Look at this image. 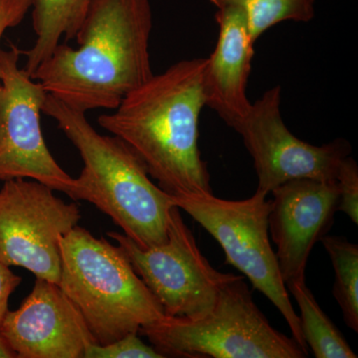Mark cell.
Listing matches in <instances>:
<instances>
[{"label":"cell","instance_id":"6da1fadb","mask_svg":"<svg viewBox=\"0 0 358 358\" xmlns=\"http://www.w3.org/2000/svg\"><path fill=\"white\" fill-rule=\"evenodd\" d=\"M207 58L181 60L124 96L99 124L124 141L171 196L213 194L199 147Z\"/></svg>","mask_w":358,"mask_h":358},{"label":"cell","instance_id":"7a4b0ae2","mask_svg":"<svg viewBox=\"0 0 358 358\" xmlns=\"http://www.w3.org/2000/svg\"><path fill=\"white\" fill-rule=\"evenodd\" d=\"M152 30L150 0H96L75 38L78 48L61 42L31 76L71 109L115 110L154 75Z\"/></svg>","mask_w":358,"mask_h":358},{"label":"cell","instance_id":"3957f363","mask_svg":"<svg viewBox=\"0 0 358 358\" xmlns=\"http://www.w3.org/2000/svg\"><path fill=\"white\" fill-rule=\"evenodd\" d=\"M43 114L56 122L83 160L70 199L95 205L141 248L166 243L173 197L152 182L136 152L117 136L98 133L86 114L49 94Z\"/></svg>","mask_w":358,"mask_h":358},{"label":"cell","instance_id":"277c9868","mask_svg":"<svg viewBox=\"0 0 358 358\" xmlns=\"http://www.w3.org/2000/svg\"><path fill=\"white\" fill-rule=\"evenodd\" d=\"M58 286L76 306L98 345H107L166 317L126 254L76 226L61 238Z\"/></svg>","mask_w":358,"mask_h":358},{"label":"cell","instance_id":"5b68a950","mask_svg":"<svg viewBox=\"0 0 358 358\" xmlns=\"http://www.w3.org/2000/svg\"><path fill=\"white\" fill-rule=\"evenodd\" d=\"M164 357L305 358L293 338L271 326L257 307L243 275H235L219 292L213 308L197 319L166 317L141 327Z\"/></svg>","mask_w":358,"mask_h":358},{"label":"cell","instance_id":"8992f818","mask_svg":"<svg viewBox=\"0 0 358 358\" xmlns=\"http://www.w3.org/2000/svg\"><path fill=\"white\" fill-rule=\"evenodd\" d=\"M171 197L176 207L215 238L225 253L226 264L246 275L254 289L272 301L286 320L292 338L308 353L300 317L292 306L268 239L271 200L266 199L267 194L256 192L240 201L217 199L213 194Z\"/></svg>","mask_w":358,"mask_h":358},{"label":"cell","instance_id":"52a82bcc","mask_svg":"<svg viewBox=\"0 0 358 358\" xmlns=\"http://www.w3.org/2000/svg\"><path fill=\"white\" fill-rule=\"evenodd\" d=\"M107 235L126 254L167 317H203L213 308L221 288L236 275L212 267L176 205L169 212L166 243L143 249L124 233Z\"/></svg>","mask_w":358,"mask_h":358},{"label":"cell","instance_id":"ba28073f","mask_svg":"<svg viewBox=\"0 0 358 358\" xmlns=\"http://www.w3.org/2000/svg\"><path fill=\"white\" fill-rule=\"evenodd\" d=\"M55 190L25 178L4 181L0 189V263L21 267L59 284L61 238L81 219L76 203Z\"/></svg>","mask_w":358,"mask_h":358},{"label":"cell","instance_id":"9c48e42d","mask_svg":"<svg viewBox=\"0 0 358 358\" xmlns=\"http://www.w3.org/2000/svg\"><path fill=\"white\" fill-rule=\"evenodd\" d=\"M21 50L0 49V180L38 181L70 196L74 178L45 143L41 114L48 93L21 68Z\"/></svg>","mask_w":358,"mask_h":358},{"label":"cell","instance_id":"30bf717a","mask_svg":"<svg viewBox=\"0 0 358 358\" xmlns=\"http://www.w3.org/2000/svg\"><path fill=\"white\" fill-rule=\"evenodd\" d=\"M281 94L280 86L266 91L232 127L254 160L256 192L268 195L294 179L336 182L339 166L352 152V145L339 138L317 147L294 136L282 121Z\"/></svg>","mask_w":358,"mask_h":358},{"label":"cell","instance_id":"8fae6325","mask_svg":"<svg viewBox=\"0 0 358 358\" xmlns=\"http://www.w3.org/2000/svg\"><path fill=\"white\" fill-rule=\"evenodd\" d=\"M0 331L18 358H84L96 343L60 287L40 278L20 307L6 313Z\"/></svg>","mask_w":358,"mask_h":358},{"label":"cell","instance_id":"7c38bea8","mask_svg":"<svg viewBox=\"0 0 358 358\" xmlns=\"http://www.w3.org/2000/svg\"><path fill=\"white\" fill-rule=\"evenodd\" d=\"M268 231L277 247L275 257L285 285L306 280L310 252L326 236L338 211L336 182L301 178L271 192Z\"/></svg>","mask_w":358,"mask_h":358},{"label":"cell","instance_id":"4fadbf2b","mask_svg":"<svg viewBox=\"0 0 358 358\" xmlns=\"http://www.w3.org/2000/svg\"><path fill=\"white\" fill-rule=\"evenodd\" d=\"M217 43L207 57L203 74L205 106L215 110L227 126L243 119L252 103L246 95L254 57V43L246 16L237 6L217 8Z\"/></svg>","mask_w":358,"mask_h":358},{"label":"cell","instance_id":"5bb4252c","mask_svg":"<svg viewBox=\"0 0 358 358\" xmlns=\"http://www.w3.org/2000/svg\"><path fill=\"white\" fill-rule=\"evenodd\" d=\"M96 0H32V27L36 34L24 69L32 75L61 42L76 38Z\"/></svg>","mask_w":358,"mask_h":358},{"label":"cell","instance_id":"9a60e30c","mask_svg":"<svg viewBox=\"0 0 358 358\" xmlns=\"http://www.w3.org/2000/svg\"><path fill=\"white\" fill-rule=\"evenodd\" d=\"M301 312V327L308 348L317 358H357L338 327L320 308L306 280L286 284Z\"/></svg>","mask_w":358,"mask_h":358},{"label":"cell","instance_id":"2e32d148","mask_svg":"<svg viewBox=\"0 0 358 358\" xmlns=\"http://www.w3.org/2000/svg\"><path fill=\"white\" fill-rule=\"evenodd\" d=\"M322 245L333 263V294L343 310L346 326L358 331V246L343 236L322 237Z\"/></svg>","mask_w":358,"mask_h":358},{"label":"cell","instance_id":"e0dca14e","mask_svg":"<svg viewBox=\"0 0 358 358\" xmlns=\"http://www.w3.org/2000/svg\"><path fill=\"white\" fill-rule=\"evenodd\" d=\"M220 8L237 6L246 16L252 41L257 40L273 26L284 22H308L315 15V0H210Z\"/></svg>","mask_w":358,"mask_h":358},{"label":"cell","instance_id":"ac0fdd59","mask_svg":"<svg viewBox=\"0 0 358 358\" xmlns=\"http://www.w3.org/2000/svg\"><path fill=\"white\" fill-rule=\"evenodd\" d=\"M154 348L145 345L138 333L126 334L122 338L107 345H90L85 352L84 358H162Z\"/></svg>","mask_w":358,"mask_h":358},{"label":"cell","instance_id":"d6986e66","mask_svg":"<svg viewBox=\"0 0 358 358\" xmlns=\"http://www.w3.org/2000/svg\"><path fill=\"white\" fill-rule=\"evenodd\" d=\"M338 190V211L343 212L355 225L358 223V166L352 157H346L336 176Z\"/></svg>","mask_w":358,"mask_h":358},{"label":"cell","instance_id":"ffe728a7","mask_svg":"<svg viewBox=\"0 0 358 358\" xmlns=\"http://www.w3.org/2000/svg\"><path fill=\"white\" fill-rule=\"evenodd\" d=\"M31 6L32 0H0V44L4 33L20 25Z\"/></svg>","mask_w":358,"mask_h":358},{"label":"cell","instance_id":"44dd1931","mask_svg":"<svg viewBox=\"0 0 358 358\" xmlns=\"http://www.w3.org/2000/svg\"><path fill=\"white\" fill-rule=\"evenodd\" d=\"M20 282V277L14 274L8 266L0 263V324L8 312L9 299Z\"/></svg>","mask_w":358,"mask_h":358},{"label":"cell","instance_id":"7402d4cb","mask_svg":"<svg viewBox=\"0 0 358 358\" xmlns=\"http://www.w3.org/2000/svg\"><path fill=\"white\" fill-rule=\"evenodd\" d=\"M0 358H18L1 331H0Z\"/></svg>","mask_w":358,"mask_h":358}]
</instances>
